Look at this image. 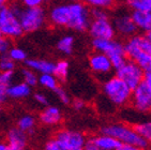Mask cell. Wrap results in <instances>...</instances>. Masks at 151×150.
<instances>
[{"instance_id": "6da1fadb", "label": "cell", "mask_w": 151, "mask_h": 150, "mask_svg": "<svg viewBox=\"0 0 151 150\" xmlns=\"http://www.w3.org/2000/svg\"><path fill=\"white\" fill-rule=\"evenodd\" d=\"M101 133L113 136L117 141H119L121 144L134 145V146L142 148V150H146L150 146V144L147 143L136 132L134 127H131L125 123L116 122V123L106 124L101 129Z\"/></svg>"}, {"instance_id": "7a4b0ae2", "label": "cell", "mask_w": 151, "mask_h": 150, "mask_svg": "<svg viewBox=\"0 0 151 150\" xmlns=\"http://www.w3.org/2000/svg\"><path fill=\"white\" fill-rule=\"evenodd\" d=\"M102 89L106 99L115 106H125L131 101L132 89L116 75L105 79Z\"/></svg>"}, {"instance_id": "3957f363", "label": "cell", "mask_w": 151, "mask_h": 150, "mask_svg": "<svg viewBox=\"0 0 151 150\" xmlns=\"http://www.w3.org/2000/svg\"><path fill=\"white\" fill-rule=\"evenodd\" d=\"M91 44L96 52L103 53L111 59L115 70L121 66L128 59L123 44L115 39H92Z\"/></svg>"}, {"instance_id": "277c9868", "label": "cell", "mask_w": 151, "mask_h": 150, "mask_svg": "<svg viewBox=\"0 0 151 150\" xmlns=\"http://www.w3.org/2000/svg\"><path fill=\"white\" fill-rule=\"evenodd\" d=\"M91 15L90 10L83 2L76 1V2L69 3V23L68 28L75 30V31L83 32L88 30V27L90 25Z\"/></svg>"}, {"instance_id": "5b68a950", "label": "cell", "mask_w": 151, "mask_h": 150, "mask_svg": "<svg viewBox=\"0 0 151 150\" xmlns=\"http://www.w3.org/2000/svg\"><path fill=\"white\" fill-rule=\"evenodd\" d=\"M16 17L19 20L24 32H33L44 25L45 12L41 6L27 8L22 6Z\"/></svg>"}, {"instance_id": "8992f818", "label": "cell", "mask_w": 151, "mask_h": 150, "mask_svg": "<svg viewBox=\"0 0 151 150\" xmlns=\"http://www.w3.org/2000/svg\"><path fill=\"white\" fill-rule=\"evenodd\" d=\"M0 33L9 39H17L24 33L18 18L6 4H0Z\"/></svg>"}, {"instance_id": "52a82bcc", "label": "cell", "mask_w": 151, "mask_h": 150, "mask_svg": "<svg viewBox=\"0 0 151 150\" xmlns=\"http://www.w3.org/2000/svg\"><path fill=\"white\" fill-rule=\"evenodd\" d=\"M145 71L133 60L127 59L124 63L116 69V76L124 81L131 89L140 84L144 78Z\"/></svg>"}, {"instance_id": "ba28073f", "label": "cell", "mask_w": 151, "mask_h": 150, "mask_svg": "<svg viewBox=\"0 0 151 150\" xmlns=\"http://www.w3.org/2000/svg\"><path fill=\"white\" fill-rule=\"evenodd\" d=\"M55 139L58 143L60 150H84L86 136L75 130H60L56 133Z\"/></svg>"}, {"instance_id": "9c48e42d", "label": "cell", "mask_w": 151, "mask_h": 150, "mask_svg": "<svg viewBox=\"0 0 151 150\" xmlns=\"http://www.w3.org/2000/svg\"><path fill=\"white\" fill-rule=\"evenodd\" d=\"M133 108L139 112H151V88L142 81L138 86L132 89L131 101Z\"/></svg>"}, {"instance_id": "30bf717a", "label": "cell", "mask_w": 151, "mask_h": 150, "mask_svg": "<svg viewBox=\"0 0 151 150\" xmlns=\"http://www.w3.org/2000/svg\"><path fill=\"white\" fill-rule=\"evenodd\" d=\"M89 33L92 39H107L111 40L116 35L113 22L108 18H100V19H91L90 25L88 27Z\"/></svg>"}, {"instance_id": "8fae6325", "label": "cell", "mask_w": 151, "mask_h": 150, "mask_svg": "<svg viewBox=\"0 0 151 150\" xmlns=\"http://www.w3.org/2000/svg\"><path fill=\"white\" fill-rule=\"evenodd\" d=\"M113 25L116 33L123 38H131L132 35H136L137 28L132 19L131 14L127 12H121L114 17Z\"/></svg>"}, {"instance_id": "7c38bea8", "label": "cell", "mask_w": 151, "mask_h": 150, "mask_svg": "<svg viewBox=\"0 0 151 150\" xmlns=\"http://www.w3.org/2000/svg\"><path fill=\"white\" fill-rule=\"evenodd\" d=\"M88 63L91 71L96 75L100 76H107L113 72V70H115L111 59L103 53L94 52L91 54Z\"/></svg>"}, {"instance_id": "4fadbf2b", "label": "cell", "mask_w": 151, "mask_h": 150, "mask_svg": "<svg viewBox=\"0 0 151 150\" xmlns=\"http://www.w3.org/2000/svg\"><path fill=\"white\" fill-rule=\"evenodd\" d=\"M6 144L9 150H25L27 146V134L17 127L11 128L6 133Z\"/></svg>"}, {"instance_id": "5bb4252c", "label": "cell", "mask_w": 151, "mask_h": 150, "mask_svg": "<svg viewBox=\"0 0 151 150\" xmlns=\"http://www.w3.org/2000/svg\"><path fill=\"white\" fill-rule=\"evenodd\" d=\"M50 19L55 26L67 27L69 23V4H59L52 8Z\"/></svg>"}, {"instance_id": "9a60e30c", "label": "cell", "mask_w": 151, "mask_h": 150, "mask_svg": "<svg viewBox=\"0 0 151 150\" xmlns=\"http://www.w3.org/2000/svg\"><path fill=\"white\" fill-rule=\"evenodd\" d=\"M39 119L42 124L56 125L62 120V112L57 106H46L41 112Z\"/></svg>"}, {"instance_id": "2e32d148", "label": "cell", "mask_w": 151, "mask_h": 150, "mask_svg": "<svg viewBox=\"0 0 151 150\" xmlns=\"http://www.w3.org/2000/svg\"><path fill=\"white\" fill-rule=\"evenodd\" d=\"M132 19H133L137 30L142 31L145 35L151 33V11L150 12H139L132 11Z\"/></svg>"}, {"instance_id": "e0dca14e", "label": "cell", "mask_w": 151, "mask_h": 150, "mask_svg": "<svg viewBox=\"0 0 151 150\" xmlns=\"http://www.w3.org/2000/svg\"><path fill=\"white\" fill-rule=\"evenodd\" d=\"M25 63L27 68L41 74H52L54 66H55V63L48 60H43V59H26Z\"/></svg>"}, {"instance_id": "ac0fdd59", "label": "cell", "mask_w": 151, "mask_h": 150, "mask_svg": "<svg viewBox=\"0 0 151 150\" xmlns=\"http://www.w3.org/2000/svg\"><path fill=\"white\" fill-rule=\"evenodd\" d=\"M31 93V87L26 83H17L14 85H10L6 88V94L12 99H25L29 97Z\"/></svg>"}, {"instance_id": "d6986e66", "label": "cell", "mask_w": 151, "mask_h": 150, "mask_svg": "<svg viewBox=\"0 0 151 150\" xmlns=\"http://www.w3.org/2000/svg\"><path fill=\"white\" fill-rule=\"evenodd\" d=\"M93 139L96 143V145L101 147L103 150H117L121 143L117 141L115 137L107 134H100V135L93 136Z\"/></svg>"}, {"instance_id": "ffe728a7", "label": "cell", "mask_w": 151, "mask_h": 150, "mask_svg": "<svg viewBox=\"0 0 151 150\" xmlns=\"http://www.w3.org/2000/svg\"><path fill=\"white\" fill-rule=\"evenodd\" d=\"M35 119L32 115H24L22 116L17 120V124L16 127L19 129L20 131H23L27 134H33L35 133Z\"/></svg>"}, {"instance_id": "44dd1931", "label": "cell", "mask_w": 151, "mask_h": 150, "mask_svg": "<svg viewBox=\"0 0 151 150\" xmlns=\"http://www.w3.org/2000/svg\"><path fill=\"white\" fill-rule=\"evenodd\" d=\"M69 68L70 64L67 60H59L58 62H56L55 66H54V72L52 74L55 75V77L60 81H65L69 75Z\"/></svg>"}, {"instance_id": "7402d4cb", "label": "cell", "mask_w": 151, "mask_h": 150, "mask_svg": "<svg viewBox=\"0 0 151 150\" xmlns=\"http://www.w3.org/2000/svg\"><path fill=\"white\" fill-rule=\"evenodd\" d=\"M57 48L64 55H71L74 48V38L72 35H64L57 43Z\"/></svg>"}, {"instance_id": "603a6c76", "label": "cell", "mask_w": 151, "mask_h": 150, "mask_svg": "<svg viewBox=\"0 0 151 150\" xmlns=\"http://www.w3.org/2000/svg\"><path fill=\"white\" fill-rule=\"evenodd\" d=\"M38 83L50 90H55L58 87V79L54 74H41L40 77H38Z\"/></svg>"}, {"instance_id": "cb8c5ba5", "label": "cell", "mask_w": 151, "mask_h": 150, "mask_svg": "<svg viewBox=\"0 0 151 150\" xmlns=\"http://www.w3.org/2000/svg\"><path fill=\"white\" fill-rule=\"evenodd\" d=\"M134 129L147 143L151 145V121H142L136 123L134 125Z\"/></svg>"}, {"instance_id": "d4e9b609", "label": "cell", "mask_w": 151, "mask_h": 150, "mask_svg": "<svg viewBox=\"0 0 151 150\" xmlns=\"http://www.w3.org/2000/svg\"><path fill=\"white\" fill-rule=\"evenodd\" d=\"M87 6H91L92 9L107 10L113 8L116 3V0H81Z\"/></svg>"}, {"instance_id": "484cf974", "label": "cell", "mask_w": 151, "mask_h": 150, "mask_svg": "<svg viewBox=\"0 0 151 150\" xmlns=\"http://www.w3.org/2000/svg\"><path fill=\"white\" fill-rule=\"evenodd\" d=\"M129 4L133 11L150 12L151 3L150 0H129Z\"/></svg>"}, {"instance_id": "4316f807", "label": "cell", "mask_w": 151, "mask_h": 150, "mask_svg": "<svg viewBox=\"0 0 151 150\" xmlns=\"http://www.w3.org/2000/svg\"><path fill=\"white\" fill-rule=\"evenodd\" d=\"M22 75L24 78V83H26L28 86L33 87L38 84V76L35 71H32L29 68H25L22 70Z\"/></svg>"}, {"instance_id": "83f0119b", "label": "cell", "mask_w": 151, "mask_h": 150, "mask_svg": "<svg viewBox=\"0 0 151 150\" xmlns=\"http://www.w3.org/2000/svg\"><path fill=\"white\" fill-rule=\"evenodd\" d=\"M6 54L14 62H22V61H25L27 59L26 52L19 47H11Z\"/></svg>"}, {"instance_id": "f1b7e54d", "label": "cell", "mask_w": 151, "mask_h": 150, "mask_svg": "<svg viewBox=\"0 0 151 150\" xmlns=\"http://www.w3.org/2000/svg\"><path fill=\"white\" fill-rule=\"evenodd\" d=\"M15 69V62L8 56V54H3L0 58V71H13Z\"/></svg>"}, {"instance_id": "f546056e", "label": "cell", "mask_w": 151, "mask_h": 150, "mask_svg": "<svg viewBox=\"0 0 151 150\" xmlns=\"http://www.w3.org/2000/svg\"><path fill=\"white\" fill-rule=\"evenodd\" d=\"M13 79V71H0V88L6 89L12 84Z\"/></svg>"}, {"instance_id": "4dcf8cb0", "label": "cell", "mask_w": 151, "mask_h": 150, "mask_svg": "<svg viewBox=\"0 0 151 150\" xmlns=\"http://www.w3.org/2000/svg\"><path fill=\"white\" fill-rule=\"evenodd\" d=\"M55 93H56V95L58 97V99L60 100L61 102L63 104H69L71 102V100H70V97H69V94H68V92L65 91V90L63 89V88H61V87H57L55 90Z\"/></svg>"}, {"instance_id": "1f68e13d", "label": "cell", "mask_w": 151, "mask_h": 150, "mask_svg": "<svg viewBox=\"0 0 151 150\" xmlns=\"http://www.w3.org/2000/svg\"><path fill=\"white\" fill-rule=\"evenodd\" d=\"M91 19H100V18H108V13L103 9H92L90 11Z\"/></svg>"}, {"instance_id": "d6a6232c", "label": "cell", "mask_w": 151, "mask_h": 150, "mask_svg": "<svg viewBox=\"0 0 151 150\" xmlns=\"http://www.w3.org/2000/svg\"><path fill=\"white\" fill-rule=\"evenodd\" d=\"M84 150H103V149L96 145V143L94 141L93 136H92L90 138L86 139L85 145H84Z\"/></svg>"}, {"instance_id": "836d02e7", "label": "cell", "mask_w": 151, "mask_h": 150, "mask_svg": "<svg viewBox=\"0 0 151 150\" xmlns=\"http://www.w3.org/2000/svg\"><path fill=\"white\" fill-rule=\"evenodd\" d=\"M44 150H60V147H59L57 141L55 138H52L46 141V144L44 146Z\"/></svg>"}, {"instance_id": "e575fe53", "label": "cell", "mask_w": 151, "mask_h": 150, "mask_svg": "<svg viewBox=\"0 0 151 150\" xmlns=\"http://www.w3.org/2000/svg\"><path fill=\"white\" fill-rule=\"evenodd\" d=\"M24 6L27 8H35V6H40L43 2V0H20Z\"/></svg>"}, {"instance_id": "d590c367", "label": "cell", "mask_w": 151, "mask_h": 150, "mask_svg": "<svg viewBox=\"0 0 151 150\" xmlns=\"http://www.w3.org/2000/svg\"><path fill=\"white\" fill-rule=\"evenodd\" d=\"M33 98H35V100L38 102L39 104H41V105H46L47 106V104H48V99H47V97L45 94L37 92L35 95H33Z\"/></svg>"}, {"instance_id": "8d00e7d4", "label": "cell", "mask_w": 151, "mask_h": 150, "mask_svg": "<svg viewBox=\"0 0 151 150\" xmlns=\"http://www.w3.org/2000/svg\"><path fill=\"white\" fill-rule=\"evenodd\" d=\"M85 102L83 101V100H81V99H75L74 101L72 102V106H73V108L75 110H83L85 107Z\"/></svg>"}, {"instance_id": "74e56055", "label": "cell", "mask_w": 151, "mask_h": 150, "mask_svg": "<svg viewBox=\"0 0 151 150\" xmlns=\"http://www.w3.org/2000/svg\"><path fill=\"white\" fill-rule=\"evenodd\" d=\"M117 150H142V148L134 146V145H129V144H121L118 147Z\"/></svg>"}, {"instance_id": "f35d334b", "label": "cell", "mask_w": 151, "mask_h": 150, "mask_svg": "<svg viewBox=\"0 0 151 150\" xmlns=\"http://www.w3.org/2000/svg\"><path fill=\"white\" fill-rule=\"evenodd\" d=\"M142 81H144L147 86L151 88V71H146V72L144 73Z\"/></svg>"}, {"instance_id": "ab89813d", "label": "cell", "mask_w": 151, "mask_h": 150, "mask_svg": "<svg viewBox=\"0 0 151 150\" xmlns=\"http://www.w3.org/2000/svg\"><path fill=\"white\" fill-rule=\"evenodd\" d=\"M6 98H8V94H6V89H3V88H0V104H2L6 102Z\"/></svg>"}, {"instance_id": "60d3db41", "label": "cell", "mask_w": 151, "mask_h": 150, "mask_svg": "<svg viewBox=\"0 0 151 150\" xmlns=\"http://www.w3.org/2000/svg\"><path fill=\"white\" fill-rule=\"evenodd\" d=\"M0 150H9V147H8V144L6 143H0Z\"/></svg>"}, {"instance_id": "b9f144b4", "label": "cell", "mask_w": 151, "mask_h": 150, "mask_svg": "<svg viewBox=\"0 0 151 150\" xmlns=\"http://www.w3.org/2000/svg\"><path fill=\"white\" fill-rule=\"evenodd\" d=\"M6 0H0V4H6Z\"/></svg>"}, {"instance_id": "7bdbcfd3", "label": "cell", "mask_w": 151, "mask_h": 150, "mask_svg": "<svg viewBox=\"0 0 151 150\" xmlns=\"http://www.w3.org/2000/svg\"><path fill=\"white\" fill-rule=\"evenodd\" d=\"M0 37H2V35H1V33H0Z\"/></svg>"}, {"instance_id": "ee69618b", "label": "cell", "mask_w": 151, "mask_h": 150, "mask_svg": "<svg viewBox=\"0 0 151 150\" xmlns=\"http://www.w3.org/2000/svg\"><path fill=\"white\" fill-rule=\"evenodd\" d=\"M0 112H1V110H0Z\"/></svg>"}, {"instance_id": "f6af8a7d", "label": "cell", "mask_w": 151, "mask_h": 150, "mask_svg": "<svg viewBox=\"0 0 151 150\" xmlns=\"http://www.w3.org/2000/svg\"><path fill=\"white\" fill-rule=\"evenodd\" d=\"M150 3H151V0H150Z\"/></svg>"}]
</instances>
